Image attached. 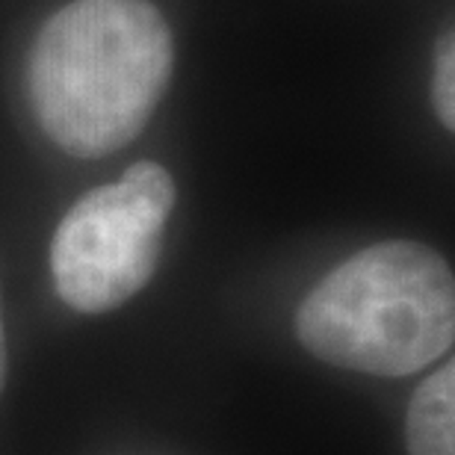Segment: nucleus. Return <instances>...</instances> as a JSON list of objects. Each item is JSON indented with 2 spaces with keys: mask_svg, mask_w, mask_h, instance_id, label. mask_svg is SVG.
I'll list each match as a JSON object with an SVG mask.
<instances>
[{
  "mask_svg": "<svg viewBox=\"0 0 455 455\" xmlns=\"http://www.w3.org/2000/svg\"><path fill=\"white\" fill-rule=\"evenodd\" d=\"M411 455H455V367L447 363L414 390L405 420Z\"/></svg>",
  "mask_w": 455,
  "mask_h": 455,
  "instance_id": "4",
  "label": "nucleus"
},
{
  "mask_svg": "<svg viewBox=\"0 0 455 455\" xmlns=\"http://www.w3.org/2000/svg\"><path fill=\"white\" fill-rule=\"evenodd\" d=\"M175 66L166 18L148 0H71L30 53L42 131L75 157H104L142 133Z\"/></svg>",
  "mask_w": 455,
  "mask_h": 455,
  "instance_id": "1",
  "label": "nucleus"
},
{
  "mask_svg": "<svg viewBox=\"0 0 455 455\" xmlns=\"http://www.w3.org/2000/svg\"><path fill=\"white\" fill-rule=\"evenodd\" d=\"M6 376V340H4V323H0V387H4Z\"/></svg>",
  "mask_w": 455,
  "mask_h": 455,
  "instance_id": "6",
  "label": "nucleus"
},
{
  "mask_svg": "<svg viewBox=\"0 0 455 455\" xmlns=\"http://www.w3.org/2000/svg\"><path fill=\"white\" fill-rule=\"evenodd\" d=\"M455 48L452 33H447L438 44V62H435V107H438L441 122L452 127L455 124Z\"/></svg>",
  "mask_w": 455,
  "mask_h": 455,
  "instance_id": "5",
  "label": "nucleus"
},
{
  "mask_svg": "<svg viewBox=\"0 0 455 455\" xmlns=\"http://www.w3.org/2000/svg\"><path fill=\"white\" fill-rule=\"evenodd\" d=\"M316 358L370 376H411L455 340V281L438 251L387 240L331 269L296 314Z\"/></svg>",
  "mask_w": 455,
  "mask_h": 455,
  "instance_id": "2",
  "label": "nucleus"
},
{
  "mask_svg": "<svg viewBox=\"0 0 455 455\" xmlns=\"http://www.w3.org/2000/svg\"><path fill=\"white\" fill-rule=\"evenodd\" d=\"M175 207V180L157 163H136L116 184L86 193L51 243V272L62 302L80 314L124 305L148 284Z\"/></svg>",
  "mask_w": 455,
  "mask_h": 455,
  "instance_id": "3",
  "label": "nucleus"
}]
</instances>
